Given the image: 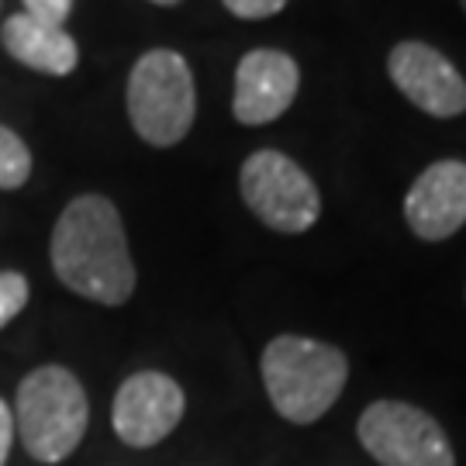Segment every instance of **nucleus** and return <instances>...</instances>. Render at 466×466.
Returning <instances> with one entry per match:
<instances>
[{"mask_svg": "<svg viewBox=\"0 0 466 466\" xmlns=\"http://www.w3.org/2000/svg\"><path fill=\"white\" fill-rule=\"evenodd\" d=\"M49 259L59 283L76 298L121 308L135 294L138 273L128 252L125 221L115 200L104 194H80L63 208L52 228Z\"/></svg>", "mask_w": 466, "mask_h": 466, "instance_id": "nucleus-1", "label": "nucleus"}, {"mask_svg": "<svg viewBox=\"0 0 466 466\" xmlns=\"http://www.w3.org/2000/svg\"><path fill=\"white\" fill-rule=\"evenodd\" d=\"M273 411L294 425H315L342 398L350 360L339 346L308 335H277L259 360Z\"/></svg>", "mask_w": 466, "mask_h": 466, "instance_id": "nucleus-2", "label": "nucleus"}, {"mask_svg": "<svg viewBox=\"0 0 466 466\" xmlns=\"http://www.w3.org/2000/svg\"><path fill=\"white\" fill-rule=\"evenodd\" d=\"M15 432L35 463H63L80 450L90 425V400L80 377L59 363L25 373L15 394Z\"/></svg>", "mask_w": 466, "mask_h": 466, "instance_id": "nucleus-3", "label": "nucleus"}, {"mask_svg": "<svg viewBox=\"0 0 466 466\" xmlns=\"http://www.w3.org/2000/svg\"><path fill=\"white\" fill-rule=\"evenodd\" d=\"M125 107L142 142H149L156 149L184 142L198 115L194 73L184 56L173 49L146 52L128 73Z\"/></svg>", "mask_w": 466, "mask_h": 466, "instance_id": "nucleus-4", "label": "nucleus"}, {"mask_svg": "<svg viewBox=\"0 0 466 466\" xmlns=\"http://www.w3.org/2000/svg\"><path fill=\"white\" fill-rule=\"evenodd\" d=\"M238 194L252 215L280 235L308 232L321 215V194L304 169L277 149H259L238 169Z\"/></svg>", "mask_w": 466, "mask_h": 466, "instance_id": "nucleus-5", "label": "nucleus"}, {"mask_svg": "<svg viewBox=\"0 0 466 466\" xmlns=\"http://www.w3.org/2000/svg\"><path fill=\"white\" fill-rule=\"evenodd\" d=\"M356 435L380 466H456L442 425L408 400H373Z\"/></svg>", "mask_w": 466, "mask_h": 466, "instance_id": "nucleus-6", "label": "nucleus"}, {"mask_svg": "<svg viewBox=\"0 0 466 466\" xmlns=\"http://www.w3.org/2000/svg\"><path fill=\"white\" fill-rule=\"evenodd\" d=\"M184 387L159 370H142L117 387L115 404H111V425L125 446L152 450L167 435H173V429L184 421Z\"/></svg>", "mask_w": 466, "mask_h": 466, "instance_id": "nucleus-7", "label": "nucleus"}, {"mask_svg": "<svg viewBox=\"0 0 466 466\" xmlns=\"http://www.w3.org/2000/svg\"><path fill=\"white\" fill-rule=\"evenodd\" d=\"M387 73L418 111L456 117L466 111V80L439 49L425 42H400L387 59Z\"/></svg>", "mask_w": 466, "mask_h": 466, "instance_id": "nucleus-8", "label": "nucleus"}, {"mask_svg": "<svg viewBox=\"0 0 466 466\" xmlns=\"http://www.w3.org/2000/svg\"><path fill=\"white\" fill-rule=\"evenodd\" d=\"M300 86L298 63L277 49H252L235 69L232 115L242 125H269L294 104Z\"/></svg>", "mask_w": 466, "mask_h": 466, "instance_id": "nucleus-9", "label": "nucleus"}, {"mask_svg": "<svg viewBox=\"0 0 466 466\" xmlns=\"http://www.w3.org/2000/svg\"><path fill=\"white\" fill-rule=\"evenodd\" d=\"M404 221L421 242H442L466 225V163L439 159L404 198Z\"/></svg>", "mask_w": 466, "mask_h": 466, "instance_id": "nucleus-10", "label": "nucleus"}, {"mask_svg": "<svg viewBox=\"0 0 466 466\" xmlns=\"http://www.w3.org/2000/svg\"><path fill=\"white\" fill-rule=\"evenodd\" d=\"M0 42H4L11 59H17L21 66L35 69V73H46V76H66L80 63V49L66 28L46 25L25 11L4 21Z\"/></svg>", "mask_w": 466, "mask_h": 466, "instance_id": "nucleus-11", "label": "nucleus"}, {"mask_svg": "<svg viewBox=\"0 0 466 466\" xmlns=\"http://www.w3.org/2000/svg\"><path fill=\"white\" fill-rule=\"evenodd\" d=\"M28 177H32V149L15 128L0 125V190H17L28 184Z\"/></svg>", "mask_w": 466, "mask_h": 466, "instance_id": "nucleus-12", "label": "nucleus"}, {"mask_svg": "<svg viewBox=\"0 0 466 466\" xmlns=\"http://www.w3.org/2000/svg\"><path fill=\"white\" fill-rule=\"evenodd\" d=\"M28 280L17 269H0V332L28 308Z\"/></svg>", "mask_w": 466, "mask_h": 466, "instance_id": "nucleus-13", "label": "nucleus"}, {"mask_svg": "<svg viewBox=\"0 0 466 466\" xmlns=\"http://www.w3.org/2000/svg\"><path fill=\"white\" fill-rule=\"evenodd\" d=\"M69 11H73V0H25V15L38 17L46 25H56V28L66 25Z\"/></svg>", "mask_w": 466, "mask_h": 466, "instance_id": "nucleus-14", "label": "nucleus"}, {"mask_svg": "<svg viewBox=\"0 0 466 466\" xmlns=\"http://www.w3.org/2000/svg\"><path fill=\"white\" fill-rule=\"evenodd\" d=\"M235 17H246V21H259V17H273L287 7V0H221Z\"/></svg>", "mask_w": 466, "mask_h": 466, "instance_id": "nucleus-15", "label": "nucleus"}, {"mask_svg": "<svg viewBox=\"0 0 466 466\" xmlns=\"http://www.w3.org/2000/svg\"><path fill=\"white\" fill-rule=\"evenodd\" d=\"M15 446V415H11V404L0 398V466L7 463Z\"/></svg>", "mask_w": 466, "mask_h": 466, "instance_id": "nucleus-16", "label": "nucleus"}, {"mask_svg": "<svg viewBox=\"0 0 466 466\" xmlns=\"http://www.w3.org/2000/svg\"><path fill=\"white\" fill-rule=\"evenodd\" d=\"M152 4H159V7H173V4H180V0H152Z\"/></svg>", "mask_w": 466, "mask_h": 466, "instance_id": "nucleus-17", "label": "nucleus"}, {"mask_svg": "<svg viewBox=\"0 0 466 466\" xmlns=\"http://www.w3.org/2000/svg\"><path fill=\"white\" fill-rule=\"evenodd\" d=\"M460 4H463V7H466V0H460Z\"/></svg>", "mask_w": 466, "mask_h": 466, "instance_id": "nucleus-18", "label": "nucleus"}]
</instances>
